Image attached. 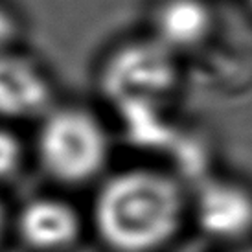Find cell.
Instances as JSON below:
<instances>
[{"label":"cell","instance_id":"12","mask_svg":"<svg viewBox=\"0 0 252 252\" xmlns=\"http://www.w3.org/2000/svg\"><path fill=\"white\" fill-rule=\"evenodd\" d=\"M245 4H247V7H249V11L252 13V0H245Z\"/></svg>","mask_w":252,"mask_h":252},{"label":"cell","instance_id":"3","mask_svg":"<svg viewBox=\"0 0 252 252\" xmlns=\"http://www.w3.org/2000/svg\"><path fill=\"white\" fill-rule=\"evenodd\" d=\"M179 57L153 37L122 42L105 57L99 85L107 98L124 111L162 105L179 85Z\"/></svg>","mask_w":252,"mask_h":252},{"label":"cell","instance_id":"5","mask_svg":"<svg viewBox=\"0 0 252 252\" xmlns=\"http://www.w3.org/2000/svg\"><path fill=\"white\" fill-rule=\"evenodd\" d=\"M54 105V81L37 59L17 48L0 56V122H39Z\"/></svg>","mask_w":252,"mask_h":252},{"label":"cell","instance_id":"1","mask_svg":"<svg viewBox=\"0 0 252 252\" xmlns=\"http://www.w3.org/2000/svg\"><path fill=\"white\" fill-rule=\"evenodd\" d=\"M189 199L175 177L133 166L101 177L92 199V226L114 252H155L181 230Z\"/></svg>","mask_w":252,"mask_h":252},{"label":"cell","instance_id":"10","mask_svg":"<svg viewBox=\"0 0 252 252\" xmlns=\"http://www.w3.org/2000/svg\"><path fill=\"white\" fill-rule=\"evenodd\" d=\"M6 224H7V212H6L4 203L0 201V238H2V234L6 230Z\"/></svg>","mask_w":252,"mask_h":252},{"label":"cell","instance_id":"11","mask_svg":"<svg viewBox=\"0 0 252 252\" xmlns=\"http://www.w3.org/2000/svg\"><path fill=\"white\" fill-rule=\"evenodd\" d=\"M238 252H252V245H247V247H243V249H239Z\"/></svg>","mask_w":252,"mask_h":252},{"label":"cell","instance_id":"2","mask_svg":"<svg viewBox=\"0 0 252 252\" xmlns=\"http://www.w3.org/2000/svg\"><path fill=\"white\" fill-rule=\"evenodd\" d=\"M35 157L52 181L81 186L105 177L111 134L105 122L91 109L56 103L39 120Z\"/></svg>","mask_w":252,"mask_h":252},{"label":"cell","instance_id":"9","mask_svg":"<svg viewBox=\"0 0 252 252\" xmlns=\"http://www.w3.org/2000/svg\"><path fill=\"white\" fill-rule=\"evenodd\" d=\"M21 21L9 6L0 2V56L17 48L21 39Z\"/></svg>","mask_w":252,"mask_h":252},{"label":"cell","instance_id":"4","mask_svg":"<svg viewBox=\"0 0 252 252\" xmlns=\"http://www.w3.org/2000/svg\"><path fill=\"white\" fill-rule=\"evenodd\" d=\"M189 214L214 239L241 241L252 236V188L234 177H212L189 197Z\"/></svg>","mask_w":252,"mask_h":252},{"label":"cell","instance_id":"6","mask_svg":"<svg viewBox=\"0 0 252 252\" xmlns=\"http://www.w3.org/2000/svg\"><path fill=\"white\" fill-rule=\"evenodd\" d=\"M15 230L32 251L61 252L77 241L83 219L76 206L63 197L37 195L19 208Z\"/></svg>","mask_w":252,"mask_h":252},{"label":"cell","instance_id":"7","mask_svg":"<svg viewBox=\"0 0 252 252\" xmlns=\"http://www.w3.org/2000/svg\"><path fill=\"white\" fill-rule=\"evenodd\" d=\"M216 26V9L208 0H157L149 21V37L181 57L203 48Z\"/></svg>","mask_w":252,"mask_h":252},{"label":"cell","instance_id":"8","mask_svg":"<svg viewBox=\"0 0 252 252\" xmlns=\"http://www.w3.org/2000/svg\"><path fill=\"white\" fill-rule=\"evenodd\" d=\"M26 147L11 127L0 122V182L11 181L24 166Z\"/></svg>","mask_w":252,"mask_h":252}]
</instances>
